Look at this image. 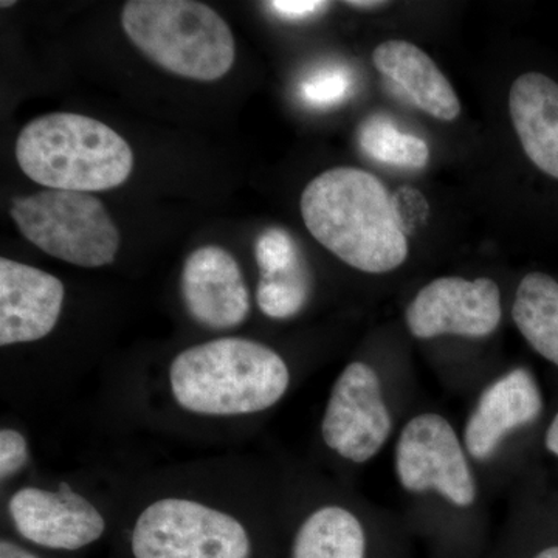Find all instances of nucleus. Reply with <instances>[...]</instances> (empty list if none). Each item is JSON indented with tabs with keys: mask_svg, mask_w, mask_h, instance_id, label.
Instances as JSON below:
<instances>
[{
	"mask_svg": "<svg viewBox=\"0 0 558 558\" xmlns=\"http://www.w3.org/2000/svg\"><path fill=\"white\" fill-rule=\"evenodd\" d=\"M314 240L352 269L388 274L409 258V234L379 178L352 167L322 172L301 194Z\"/></svg>",
	"mask_w": 558,
	"mask_h": 558,
	"instance_id": "obj_1",
	"label": "nucleus"
},
{
	"mask_svg": "<svg viewBox=\"0 0 558 558\" xmlns=\"http://www.w3.org/2000/svg\"><path fill=\"white\" fill-rule=\"evenodd\" d=\"M168 381L180 409L199 416L236 417L277 405L288 392L290 371L267 344L222 337L180 351Z\"/></svg>",
	"mask_w": 558,
	"mask_h": 558,
	"instance_id": "obj_2",
	"label": "nucleus"
},
{
	"mask_svg": "<svg viewBox=\"0 0 558 558\" xmlns=\"http://www.w3.org/2000/svg\"><path fill=\"white\" fill-rule=\"evenodd\" d=\"M16 160L44 189L76 193L117 189L134 170V153L119 132L70 112L32 120L17 135Z\"/></svg>",
	"mask_w": 558,
	"mask_h": 558,
	"instance_id": "obj_3",
	"label": "nucleus"
},
{
	"mask_svg": "<svg viewBox=\"0 0 558 558\" xmlns=\"http://www.w3.org/2000/svg\"><path fill=\"white\" fill-rule=\"evenodd\" d=\"M121 27L150 61L183 78L218 81L236 58L229 24L194 0H131L121 11Z\"/></svg>",
	"mask_w": 558,
	"mask_h": 558,
	"instance_id": "obj_4",
	"label": "nucleus"
},
{
	"mask_svg": "<svg viewBox=\"0 0 558 558\" xmlns=\"http://www.w3.org/2000/svg\"><path fill=\"white\" fill-rule=\"evenodd\" d=\"M10 215L25 240L73 266L98 269L119 255L120 231L89 193L43 190L14 199Z\"/></svg>",
	"mask_w": 558,
	"mask_h": 558,
	"instance_id": "obj_5",
	"label": "nucleus"
},
{
	"mask_svg": "<svg viewBox=\"0 0 558 558\" xmlns=\"http://www.w3.org/2000/svg\"><path fill=\"white\" fill-rule=\"evenodd\" d=\"M134 558H248V532L236 517L196 499L150 502L135 520Z\"/></svg>",
	"mask_w": 558,
	"mask_h": 558,
	"instance_id": "obj_6",
	"label": "nucleus"
},
{
	"mask_svg": "<svg viewBox=\"0 0 558 558\" xmlns=\"http://www.w3.org/2000/svg\"><path fill=\"white\" fill-rule=\"evenodd\" d=\"M400 484L413 494L436 490L451 505L469 508L476 484L457 433L446 417L425 413L411 418L396 447Z\"/></svg>",
	"mask_w": 558,
	"mask_h": 558,
	"instance_id": "obj_7",
	"label": "nucleus"
},
{
	"mask_svg": "<svg viewBox=\"0 0 558 558\" xmlns=\"http://www.w3.org/2000/svg\"><path fill=\"white\" fill-rule=\"evenodd\" d=\"M391 428L376 371L363 362L349 363L333 384L323 416L326 446L347 461L363 464L379 453Z\"/></svg>",
	"mask_w": 558,
	"mask_h": 558,
	"instance_id": "obj_8",
	"label": "nucleus"
},
{
	"mask_svg": "<svg viewBox=\"0 0 558 558\" xmlns=\"http://www.w3.org/2000/svg\"><path fill=\"white\" fill-rule=\"evenodd\" d=\"M501 315V292L494 279L444 277L418 290L405 319L416 339H481L497 330Z\"/></svg>",
	"mask_w": 558,
	"mask_h": 558,
	"instance_id": "obj_9",
	"label": "nucleus"
},
{
	"mask_svg": "<svg viewBox=\"0 0 558 558\" xmlns=\"http://www.w3.org/2000/svg\"><path fill=\"white\" fill-rule=\"evenodd\" d=\"M9 515L22 538L47 549H83L106 531L97 506L69 484L58 490L21 487L9 499Z\"/></svg>",
	"mask_w": 558,
	"mask_h": 558,
	"instance_id": "obj_10",
	"label": "nucleus"
},
{
	"mask_svg": "<svg viewBox=\"0 0 558 558\" xmlns=\"http://www.w3.org/2000/svg\"><path fill=\"white\" fill-rule=\"evenodd\" d=\"M180 295L190 317L211 330L238 328L252 307L240 264L219 245H204L186 258L180 274Z\"/></svg>",
	"mask_w": 558,
	"mask_h": 558,
	"instance_id": "obj_11",
	"label": "nucleus"
},
{
	"mask_svg": "<svg viewBox=\"0 0 558 558\" xmlns=\"http://www.w3.org/2000/svg\"><path fill=\"white\" fill-rule=\"evenodd\" d=\"M65 288L60 278L3 256L0 259V347L46 339L60 322Z\"/></svg>",
	"mask_w": 558,
	"mask_h": 558,
	"instance_id": "obj_12",
	"label": "nucleus"
},
{
	"mask_svg": "<svg viewBox=\"0 0 558 558\" xmlns=\"http://www.w3.org/2000/svg\"><path fill=\"white\" fill-rule=\"evenodd\" d=\"M543 410L542 392L532 374L515 368L484 389L464 429L475 459H487L513 429L532 424Z\"/></svg>",
	"mask_w": 558,
	"mask_h": 558,
	"instance_id": "obj_13",
	"label": "nucleus"
},
{
	"mask_svg": "<svg viewBox=\"0 0 558 558\" xmlns=\"http://www.w3.org/2000/svg\"><path fill=\"white\" fill-rule=\"evenodd\" d=\"M510 120L527 159L558 180V83L545 73L527 72L509 92Z\"/></svg>",
	"mask_w": 558,
	"mask_h": 558,
	"instance_id": "obj_14",
	"label": "nucleus"
},
{
	"mask_svg": "<svg viewBox=\"0 0 558 558\" xmlns=\"http://www.w3.org/2000/svg\"><path fill=\"white\" fill-rule=\"evenodd\" d=\"M377 72L396 84L417 109L442 121L457 120L461 101L428 53L409 40H387L373 51Z\"/></svg>",
	"mask_w": 558,
	"mask_h": 558,
	"instance_id": "obj_15",
	"label": "nucleus"
},
{
	"mask_svg": "<svg viewBox=\"0 0 558 558\" xmlns=\"http://www.w3.org/2000/svg\"><path fill=\"white\" fill-rule=\"evenodd\" d=\"M521 336L543 359L558 366V282L542 271L521 279L512 306Z\"/></svg>",
	"mask_w": 558,
	"mask_h": 558,
	"instance_id": "obj_16",
	"label": "nucleus"
},
{
	"mask_svg": "<svg viewBox=\"0 0 558 558\" xmlns=\"http://www.w3.org/2000/svg\"><path fill=\"white\" fill-rule=\"evenodd\" d=\"M366 535L351 510L325 506L301 524L292 545V558H365Z\"/></svg>",
	"mask_w": 558,
	"mask_h": 558,
	"instance_id": "obj_17",
	"label": "nucleus"
},
{
	"mask_svg": "<svg viewBox=\"0 0 558 558\" xmlns=\"http://www.w3.org/2000/svg\"><path fill=\"white\" fill-rule=\"evenodd\" d=\"M359 143L369 159L388 167L421 170L429 160V149L424 140L399 131L384 117H371L362 124Z\"/></svg>",
	"mask_w": 558,
	"mask_h": 558,
	"instance_id": "obj_18",
	"label": "nucleus"
},
{
	"mask_svg": "<svg viewBox=\"0 0 558 558\" xmlns=\"http://www.w3.org/2000/svg\"><path fill=\"white\" fill-rule=\"evenodd\" d=\"M311 295V277L306 263L259 274L256 304L266 317L289 319L296 317Z\"/></svg>",
	"mask_w": 558,
	"mask_h": 558,
	"instance_id": "obj_19",
	"label": "nucleus"
},
{
	"mask_svg": "<svg viewBox=\"0 0 558 558\" xmlns=\"http://www.w3.org/2000/svg\"><path fill=\"white\" fill-rule=\"evenodd\" d=\"M352 90V76L343 68H322L310 73L300 84L301 100L315 109H329L347 100Z\"/></svg>",
	"mask_w": 558,
	"mask_h": 558,
	"instance_id": "obj_20",
	"label": "nucleus"
},
{
	"mask_svg": "<svg viewBox=\"0 0 558 558\" xmlns=\"http://www.w3.org/2000/svg\"><path fill=\"white\" fill-rule=\"evenodd\" d=\"M303 259L299 244L284 229H267L255 242V260L259 274H266L279 267L290 266Z\"/></svg>",
	"mask_w": 558,
	"mask_h": 558,
	"instance_id": "obj_21",
	"label": "nucleus"
},
{
	"mask_svg": "<svg viewBox=\"0 0 558 558\" xmlns=\"http://www.w3.org/2000/svg\"><path fill=\"white\" fill-rule=\"evenodd\" d=\"M31 459L28 440L14 428L0 429V480L5 483L22 472Z\"/></svg>",
	"mask_w": 558,
	"mask_h": 558,
	"instance_id": "obj_22",
	"label": "nucleus"
},
{
	"mask_svg": "<svg viewBox=\"0 0 558 558\" xmlns=\"http://www.w3.org/2000/svg\"><path fill=\"white\" fill-rule=\"evenodd\" d=\"M396 208H398L400 222H402L405 233L416 229L418 223L425 222L428 216V205L422 196L421 191L402 186L392 194Z\"/></svg>",
	"mask_w": 558,
	"mask_h": 558,
	"instance_id": "obj_23",
	"label": "nucleus"
},
{
	"mask_svg": "<svg viewBox=\"0 0 558 558\" xmlns=\"http://www.w3.org/2000/svg\"><path fill=\"white\" fill-rule=\"evenodd\" d=\"M266 5L281 20L300 22L325 13L330 3L319 2V0H274V2H267Z\"/></svg>",
	"mask_w": 558,
	"mask_h": 558,
	"instance_id": "obj_24",
	"label": "nucleus"
},
{
	"mask_svg": "<svg viewBox=\"0 0 558 558\" xmlns=\"http://www.w3.org/2000/svg\"><path fill=\"white\" fill-rule=\"evenodd\" d=\"M0 558H39L35 554L28 553L27 549L21 548L16 543L10 539H2L0 543Z\"/></svg>",
	"mask_w": 558,
	"mask_h": 558,
	"instance_id": "obj_25",
	"label": "nucleus"
},
{
	"mask_svg": "<svg viewBox=\"0 0 558 558\" xmlns=\"http://www.w3.org/2000/svg\"><path fill=\"white\" fill-rule=\"evenodd\" d=\"M546 449L558 458V413L554 417L553 424L549 425L548 433H546Z\"/></svg>",
	"mask_w": 558,
	"mask_h": 558,
	"instance_id": "obj_26",
	"label": "nucleus"
},
{
	"mask_svg": "<svg viewBox=\"0 0 558 558\" xmlns=\"http://www.w3.org/2000/svg\"><path fill=\"white\" fill-rule=\"evenodd\" d=\"M344 5L357 10H373L380 9V7L388 5L387 2H379V0H369V2H362V0H354V2H344Z\"/></svg>",
	"mask_w": 558,
	"mask_h": 558,
	"instance_id": "obj_27",
	"label": "nucleus"
},
{
	"mask_svg": "<svg viewBox=\"0 0 558 558\" xmlns=\"http://www.w3.org/2000/svg\"><path fill=\"white\" fill-rule=\"evenodd\" d=\"M534 558H558V546H550V548L543 549Z\"/></svg>",
	"mask_w": 558,
	"mask_h": 558,
	"instance_id": "obj_28",
	"label": "nucleus"
},
{
	"mask_svg": "<svg viewBox=\"0 0 558 558\" xmlns=\"http://www.w3.org/2000/svg\"><path fill=\"white\" fill-rule=\"evenodd\" d=\"M14 3L16 2H5V0H3V2L0 3V5H2V9H7V7L14 5Z\"/></svg>",
	"mask_w": 558,
	"mask_h": 558,
	"instance_id": "obj_29",
	"label": "nucleus"
}]
</instances>
